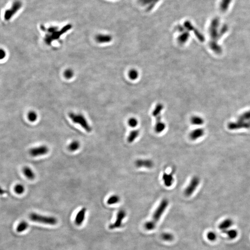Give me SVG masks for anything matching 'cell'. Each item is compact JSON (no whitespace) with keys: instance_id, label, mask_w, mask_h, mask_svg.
I'll use <instances>...</instances> for the list:
<instances>
[{"instance_id":"cell-1","label":"cell","mask_w":250,"mask_h":250,"mask_svg":"<svg viewBox=\"0 0 250 250\" xmlns=\"http://www.w3.org/2000/svg\"><path fill=\"white\" fill-rule=\"evenodd\" d=\"M169 205V202L166 199L162 200L157 209H156L152 219L145 223L144 228L146 230L152 231L157 226V223L160 220L162 216L165 213Z\"/></svg>"},{"instance_id":"cell-2","label":"cell","mask_w":250,"mask_h":250,"mask_svg":"<svg viewBox=\"0 0 250 250\" xmlns=\"http://www.w3.org/2000/svg\"><path fill=\"white\" fill-rule=\"evenodd\" d=\"M71 25L68 24L60 30H58V28L56 27H51L48 29L44 28V31L48 33L45 35L44 41L47 44H50L53 41L58 40L62 35L71 29Z\"/></svg>"},{"instance_id":"cell-3","label":"cell","mask_w":250,"mask_h":250,"mask_svg":"<svg viewBox=\"0 0 250 250\" xmlns=\"http://www.w3.org/2000/svg\"><path fill=\"white\" fill-rule=\"evenodd\" d=\"M29 219L33 222L45 224L55 225L58 223V220L54 217L44 216L36 213H32L29 215Z\"/></svg>"},{"instance_id":"cell-4","label":"cell","mask_w":250,"mask_h":250,"mask_svg":"<svg viewBox=\"0 0 250 250\" xmlns=\"http://www.w3.org/2000/svg\"><path fill=\"white\" fill-rule=\"evenodd\" d=\"M69 116L74 123L80 125L87 132L90 133L91 131V127L90 126L85 118L83 115L76 114L73 113H70L69 114Z\"/></svg>"},{"instance_id":"cell-5","label":"cell","mask_w":250,"mask_h":250,"mask_svg":"<svg viewBox=\"0 0 250 250\" xmlns=\"http://www.w3.org/2000/svg\"><path fill=\"white\" fill-rule=\"evenodd\" d=\"M22 7V3L20 0H15L12 3L9 8H8L4 12V18L6 21H8L12 19Z\"/></svg>"},{"instance_id":"cell-6","label":"cell","mask_w":250,"mask_h":250,"mask_svg":"<svg viewBox=\"0 0 250 250\" xmlns=\"http://www.w3.org/2000/svg\"><path fill=\"white\" fill-rule=\"evenodd\" d=\"M200 182V179L198 176H195L192 177L189 184L184 190V194L185 196L189 197L192 196L199 186Z\"/></svg>"},{"instance_id":"cell-7","label":"cell","mask_w":250,"mask_h":250,"mask_svg":"<svg viewBox=\"0 0 250 250\" xmlns=\"http://www.w3.org/2000/svg\"><path fill=\"white\" fill-rule=\"evenodd\" d=\"M127 216V212L124 209H120L117 212L116 219L114 222L110 224L108 226L110 229H119L122 225L123 221Z\"/></svg>"},{"instance_id":"cell-8","label":"cell","mask_w":250,"mask_h":250,"mask_svg":"<svg viewBox=\"0 0 250 250\" xmlns=\"http://www.w3.org/2000/svg\"><path fill=\"white\" fill-rule=\"evenodd\" d=\"M228 128L230 130H238L242 128H250V121L245 122V121L239 120L236 122H231L228 125Z\"/></svg>"},{"instance_id":"cell-9","label":"cell","mask_w":250,"mask_h":250,"mask_svg":"<svg viewBox=\"0 0 250 250\" xmlns=\"http://www.w3.org/2000/svg\"><path fill=\"white\" fill-rule=\"evenodd\" d=\"M48 151L49 149L48 147L45 146H41L31 149L29 153L33 157H37L46 154Z\"/></svg>"},{"instance_id":"cell-10","label":"cell","mask_w":250,"mask_h":250,"mask_svg":"<svg viewBox=\"0 0 250 250\" xmlns=\"http://www.w3.org/2000/svg\"><path fill=\"white\" fill-rule=\"evenodd\" d=\"M135 165L138 168L151 169L154 166L153 161L149 159H138L135 162Z\"/></svg>"},{"instance_id":"cell-11","label":"cell","mask_w":250,"mask_h":250,"mask_svg":"<svg viewBox=\"0 0 250 250\" xmlns=\"http://www.w3.org/2000/svg\"><path fill=\"white\" fill-rule=\"evenodd\" d=\"M162 180L163 184L168 188L171 187L173 184L174 178L172 173H163L162 176Z\"/></svg>"},{"instance_id":"cell-12","label":"cell","mask_w":250,"mask_h":250,"mask_svg":"<svg viewBox=\"0 0 250 250\" xmlns=\"http://www.w3.org/2000/svg\"><path fill=\"white\" fill-rule=\"evenodd\" d=\"M86 209L84 208L81 209L76 215L75 222L77 225H80L83 224L85 217Z\"/></svg>"},{"instance_id":"cell-13","label":"cell","mask_w":250,"mask_h":250,"mask_svg":"<svg viewBox=\"0 0 250 250\" xmlns=\"http://www.w3.org/2000/svg\"><path fill=\"white\" fill-rule=\"evenodd\" d=\"M205 134V131L202 128H197L192 131L189 134V138L192 140L195 141L202 137Z\"/></svg>"},{"instance_id":"cell-14","label":"cell","mask_w":250,"mask_h":250,"mask_svg":"<svg viewBox=\"0 0 250 250\" xmlns=\"http://www.w3.org/2000/svg\"><path fill=\"white\" fill-rule=\"evenodd\" d=\"M233 222L231 219H226L222 222L219 225V229L222 232L227 230L228 229L230 228L233 225Z\"/></svg>"},{"instance_id":"cell-15","label":"cell","mask_w":250,"mask_h":250,"mask_svg":"<svg viewBox=\"0 0 250 250\" xmlns=\"http://www.w3.org/2000/svg\"><path fill=\"white\" fill-rule=\"evenodd\" d=\"M96 40L99 43H107L111 41L112 37L110 35H98L96 36Z\"/></svg>"},{"instance_id":"cell-16","label":"cell","mask_w":250,"mask_h":250,"mask_svg":"<svg viewBox=\"0 0 250 250\" xmlns=\"http://www.w3.org/2000/svg\"><path fill=\"white\" fill-rule=\"evenodd\" d=\"M154 127L155 132L157 133H161L166 129V125L161 120L156 121Z\"/></svg>"},{"instance_id":"cell-17","label":"cell","mask_w":250,"mask_h":250,"mask_svg":"<svg viewBox=\"0 0 250 250\" xmlns=\"http://www.w3.org/2000/svg\"><path fill=\"white\" fill-rule=\"evenodd\" d=\"M23 172L25 176L30 180H34L35 177V175L30 168L25 166L23 169Z\"/></svg>"},{"instance_id":"cell-18","label":"cell","mask_w":250,"mask_h":250,"mask_svg":"<svg viewBox=\"0 0 250 250\" xmlns=\"http://www.w3.org/2000/svg\"><path fill=\"white\" fill-rule=\"evenodd\" d=\"M140 131L138 130H133L131 131L127 137V140L129 143L134 142L135 140L140 135Z\"/></svg>"},{"instance_id":"cell-19","label":"cell","mask_w":250,"mask_h":250,"mask_svg":"<svg viewBox=\"0 0 250 250\" xmlns=\"http://www.w3.org/2000/svg\"><path fill=\"white\" fill-rule=\"evenodd\" d=\"M120 201V198L118 195H113L110 196L107 200V204L113 205L118 203Z\"/></svg>"},{"instance_id":"cell-20","label":"cell","mask_w":250,"mask_h":250,"mask_svg":"<svg viewBox=\"0 0 250 250\" xmlns=\"http://www.w3.org/2000/svg\"><path fill=\"white\" fill-rule=\"evenodd\" d=\"M223 232L225 233L228 236L229 238L230 239H235L237 237L238 235V232L235 229L227 230Z\"/></svg>"},{"instance_id":"cell-21","label":"cell","mask_w":250,"mask_h":250,"mask_svg":"<svg viewBox=\"0 0 250 250\" xmlns=\"http://www.w3.org/2000/svg\"><path fill=\"white\" fill-rule=\"evenodd\" d=\"M28 224L25 221L21 222L17 225L16 231L18 232H22L25 231L28 228Z\"/></svg>"},{"instance_id":"cell-22","label":"cell","mask_w":250,"mask_h":250,"mask_svg":"<svg viewBox=\"0 0 250 250\" xmlns=\"http://www.w3.org/2000/svg\"><path fill=\"white\" fill-rule=\"evenodd\" d=\"M163 108V105L161 104H159L156 106L155 108L154 109L153 112V115L156 118L158 116L161 115V113Z\"/></svg>"},{"instance_id":"cell-23","label":"cell","mask_w":250,"mask_h":250,"mask_svg":"<svg viewBox=\"0 0 250 250\" xmlns=\"http://www.w3.org/2000/svg\"><path fill=\"white\" fill-rule=\"evenodd\" d=\"M161 238L164 241L170 242L173 241L174 239V236L173 235V234L169 232H164L162 233Z\"/></svg>"},{"instance_id":"cell-24","label":"cell","mask_w":250,"mask_h":250,"mask_svg":"<svg viewBox=\"0 0 250 250\" xmlns=\"http://www.w3.org/2000/svg\"><path fill=\"white\" fill-rule=\"evenodd\" d=\"M190 121L193 125H197V126L202 125L204 123L203 120L199 116H193L191 118Z\"/></svg>"},{"instance_id":"cell-25","label":"cell","mask_w":250,"mask_h":250,"mask_svg":"<svg viewBox=\"0 0 250 250\" xmlns=\"http://www.w3.org/2000/svg\"><path fill=\"white\" fill-rule=\"evenodd\" d=\"M80 146V144L78 141H72L68 146V149L71 152H74L77 151L79 149Z\"/></svg>"},{"instance_id":"cell-26","label":"cell","mask_w":250,"mask_h":250,"mask_svg":"<svg viewBox=\"0 0 250 250\" xmlns=\"http://www.w3.org/2000/svg\"><path fill=\"white\" fill-rule=\"evenodd\" d=\"M128 77L132 80L137 79L139 77V72L135 69H132L128 72Z\"/></svg>"},{"instance_id":"cell-27","label":"cell","mask_w":250,"mask_h":250,"mask_svg":"<svg viewBox=\"0 0 250 250\" xmlns=\"http://www.w3.org/2000/svg\"><path fill=\"white\" fill-rule=\"evenodd\" d=\"M14 190L16 194L21 195L24 193L25 191V188L22 184H18L15 186Z\"/></svg>"},{"instance_id":"cell-28","label":"cell","mask_w":250,"mask_h":250,"mask_svg":"<svg viewBox=\"0 0 250 250\" xmlns=\"http://www.w3.org/2000/svg\"><path fill=\"white\" fill-rule=\"evenodd\" d=\"M189 36V35L188 33H187V32H185V33L182 34L178 38V41L179 43L183 44L186 42V41L188 39Z\"/></svg>"},{"instance_id":"cell-29","label":"cell","mask_w":250,"mask_h":250,"mask_svg":"<svg viewBox=\"0 0 250 250\" xmlns=\"http://www.w3.org/2000/svg\"><path fill=\"white\" fill-rule=\"evenodd\" d=\"M28 118L31 122H35L37 119V114L35 112H29L28 114Z\"/></svg>"},{"instance_id":"cell-30","label":"cell","mask_w":250,"mask_h":250,"mask_svg":"<svg viewBox=\"0 0 250 250\" xmlns=\"http://www.w3.org/2000/svg\"><path fill=\"white\" fill-rule=\"evenodd\" d=\"M128 124L130 127L134 128L138 125V120L135 118H131L128 120Z\"/></svg>"},{"instance_id":"cell-31","label":"cell","mask_w":250,"mask_h":250,"mask_svg":"<svg viewBox=\"0 0 250 250\" xmlns=\"http://www.w3.org/2000/svg\"><path fill=\"white\" fill-rule=\"evenodd\" d=\"M207 237L209 241H214L216 239L217 235L214 232L210 231L207 233Z\"/></svg>"},{"instance_id":"cell-32","label":"cell","mask_w":250,"mask_h":250,"mask_svg":"<svg viewBox=\"0 0 250 250\" xmlns=\"http://www.w3.org/2000/svg\"><path fill=\"white\" fill-rule=\"evenodd\" d=\"M248 120L250 121V112L245 113L239 117V120L246 121V120Z\"/></svg>"},{"instance_id":"cell-33","label":"cell","mask_w":250,"mask_h":250,"mask_svg":"<svg viewBox=\"0 0 250 250\" xmlns=\"http://www.w3.org/2000/svg\"><path fill=\"white\" fill-rule=\"evenodd\" d=\"M64 77L67 79L71 78L73 76V71L71 70H67L64 73Z\"/></svg>"},{"instance_id":"cell-34","label":"cell","mask_w":250,"mask_h":250,"mask_svg":"<svg viewBox=\"0 0 250 250\" xmlns=\"http://www.w3.org/2000/svg\"><path fill=\"white\" fill-rule=\"evenodd\" d=\"M0 53H1V56H0L1 59H2L5 57V56H6V53H5V51L2 49L1 50Z\"/></svg>"}]
</instances>
